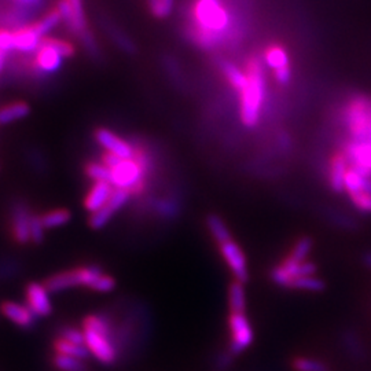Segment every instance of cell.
<instances>
[{"instance_id": "cell-1", "label": "cell", "mask_w": 371, "mask_h": 371, "mask_svg": "<svg viewBox=\"0 0 371 371\" xmlns=\"http://www.w3.org/2000/svg\"><path fill=\"white\" fill-rule=\"evenodd\" d=\"M188 32L191 40L205 51L234 40L236 32L226 0H194Z\"/></svg>"}, {"instance_id": "cell-2", "label": "cell", "mask_w": 371, "mask_h": 371, "mask_svg": "<svg viewBox=\"0 0 371 371\" xmlns=\"http://www.w3.org/2000/svg\"><path fill=\"white\" fill-rule=\"evenodd\" d=\"M245 72L248 74V83L245 89L239 93V115L245 127L253 128L260 121L261 109L266 98V74L260 58L251 57L246 62Z\"/></svg>"}, {"instance_id": "cell-3", "label": "cell", "mask_w": 371, "mask_h": 371, "mask_svg": "<svg viewBox=\"0 0 371 371\" xmlns=\"http://www.w3.org/2000/svg\"><path fill=\"white\" fill-rule=\"evenodd\" d=\"M344 124L350 139L367 142L371 128V101L366 96H355L344 109Z\"/></svg>"}, {"instance_id": "cell-4", "label": "cell", "mask_w": 371, "mask_h": 371, "mask_svg": "<svg viewBox=\"0 0 371 371\" xmlns=\"http://www.w3.org/2000/svg\"><path fill=\"white\" fill-rule=\"evenodd\" d=\"M102 274H103V270L99 266L77 267V268H73L69 271L58 273V274L50 277L47 279L45 286L48 289L50 293L64 292V290L77 287V286L91 287L93 282Z\"/></svg>"}, {"instance_id": "cell-5", "label": "cell", "mask_w": 371, "mask_h": 371, "mask_svg": "<svg viewBox=\"0 0 371 371\" xmlns=\"http://www.w3.org/2000/svg\"><path fill=\"white\" fill-rule=\"evenodd\" d=\"M55 8L61 14L62 23L80 40L91 33L86 20L83 0H58Z\"/></svg>"}, {"instance_id": "cell-6", "label": "cell", "mask_w": 371, "mask_h": 371, "mask_svg": "<svg viewBox=\"0 0 371 371\" xmlns=\"http://www.w3.org/2000/svg\"><path fill=\"white\" fill-rule=\"evenodd\" d=\"M83 331L86 338V347L90 350V355H93L102 365L116 363L120 350L117 348L116 341L112 336L90 329H83Z\"/></svg>"}, {"instance_id": "cell-7", "label": "cell", "mask_w": 371, "mask_h": 371, "mask_svg": "<svg viewBox=\"0 0 371 371\" xmlns=\"http://www.w3.org/2000/svg\"><path fill=\"white\" fill-rule=\"evenodd\" d=\"M229 329H230V347L229 350L234 356L242 353L249 348L255 340V333L246 314H234L230 312L229 316Z\"/></svg>"}, {"instance_id": "cell-8", "label": "cell", "mask_w": 371, "mask_h": 371, "mask_svg": "<svg viewBox=\"0 0 371 371\" xmlns=\"http://www.w3.org/2000/svg\"><path fill=\"white\" fill-rule=\"evenodd\" d=\"M219 251L227 267L230 268L234 279L246 283L249 280V268L246 256L244 253L242 248L234 239H230L224 244H220Z\"/></svg>"}, {"instance_id": "cell-9", "label": "cell", "mask_w": 371, "mask_h": 371, "mask_svg": "<svg viewBox=\"0 0 371 371\" xmlns=\"http://www.w3.org/2000/svg\"><path fill=\"white\" fill-rule=\"evenodd\" d=\"M264 61L268 68L274 70V76L278 84L287 86L292 81L290 57L285 47L279 45L267 47L264 52Z\"/></svg>"}, {"instance_id": "cell-10", "label": "cell", "mask_w": 371, "mask_h": 371, "mask_svg": "<svg viewBox=\"0 0 371 371\" xmlns=\"http://www.w3.org/2000/svg\"><path fill=\"white\" fill-rule=\"evenodd\" d=\"M130 198H131V194L128 191L116 188L110 201L103 208H101L90 215V219H89L90 227L93 230L103 229L113 219V216L116 215L117 212L127 205Z\"/></svg>"}, {"instance_id": "cell-11", "label": "cell", "mask_w": 371, "mask_h": 371, "mask_svg": "<svg viewBox=\"0 0 371 371\" xmlns=\"http://www.w3.org/2000/svg\"><path fill=\"white\" fill-rule=\"evenodd\" d=\"M93 137H95L96 143L106 153L115 154V156L122 159V160H128V159L134 157L135 146L131 144L130 142L122 139L121 137H118L115 132H112L110 130H108V128H98L93 132Z\"/></svg>"}, {"instance_id": "cell-12", "label": "cell", "mask_w": 371, "mask_h": 371, "mask_svg": "<svg viewBox=\"0 0 371 371\" xmlns=\"http://www.w3.org/2000/svg\"><path fill=\"white\" fill-rule=\"evenodd\" d=\"M343 152L346 153L352 168L362 175L371 178V143L348 140Z\"/></svg>"}, {"instance_id": "cell-13", "label": "cell", "mask_w": 371, "mask_h": 371, "mask_svg": "<svg viewBox=\"0 0 371 371\" xmlns=\"http://www.w3.org/2000/svg\"><path fill=\"white\" fill-rule=\"evenodd\" d=\"M64 61L65 58L59 54V51L46 40H43L38 51L35 52L33 67L40 74H54L62 68Z\"/></svg>"}, {"instance_id": "cell-14", "label": "cell", "mask_w": 371, "mask_h": 371, "mask_svg": "<svg viewBox=\"0 0 371 371\" xmlns=\"http://www.w3.org/2000/svg\"><path fill=\"white\" fill-rule=\"evenodd\" d=\"M48 289L40 283H29L25 290L26 307L36 315V316H48L52 311V304L48 295Z\"/></svg>"}, {"instance_id": "cell-15", "label": "cell", "mask_w": 371, "mask_h": 371, "mask_svg": "<svg viewBox=\"0 0 371 371\" xmlns=\"http://www.w3.org/2000/svg\"><path fill=\"white\" fill-rule=\"evenodd\" d=\"M14 40H16V52L21 54H35L38 48L45 40V38L39 33L33 23H25L14 29Z\"/></svg>"}, {"instance_id": "cell-16", "label": "cell", "mask_w": 371, "mask_h": 371, "mask_svg": "<svg viewBox=\"0 0 371 371\" xmlns=\"http://www.w3.org/2000/svg\"><path fill=\"white\" fill-rule=\"evenodd\" d=\"M349 164L348 159L343 150L336 152L329 161V185L333 191L336 193H343L346 191V175L348 172Z\"/></svg>"}, {"instance_id": "cell-17", "label": "cell", "mask_w": 371, "mask_h": 371, "mask_svg": "<svg viewBox=\"0 0 371 371\" xmlns=\"http://www.w3.org/2000/svg\"><path fill=\"white\" fill-rule=\"evenodd\" d=\"M115 190L116 188L108 182H93L84 197V208L90 213L103 208L110 201Z\"/></svg>"}, {"instance_id": "cell-18", "label": "cell", "mask_w": 371, "mask_h": 371, "mask_svg": "<svg viewBox=\"0 0 371 371\" xmlns=\"http://www.w3.org/2000/svg\"><path fill=\"white\" fill-rule=\"evenodd\" d=\"M30 217L32 213L23 205H17L13 210L11 232L18 244H28L30 241Z\"/></svg>"}, {"instance_id": "cell-19", "label": "cell", "mask_w": 371, "mask_h": 371, "mask_svg": "<svg viewBox=\"0 0 371 371\" xmlns=\"http://www.w3.org/2000/svg\"><path fill=\"white\" fill-rule=\"evenodd\" d=\"M0 311L8 321H11L14 325L20 326L23 329H29L35 324L36 319V315L28 307L18 302H3Z\"/></svg>"}, {"instance_id": "cell-20", "label": "cell", "mask_w": 371, "mask_h": 371, "mask_svg": "<svg viewBox=\"0 0 371 371\" xmlns=\"http://www.w3.org/2000/svg\"><path fill=\"white\" fill-rule=\"evenodd\" d=\"M29 113H30V108L23 101H16L3 105L0 106V125H8L21 121L25 117L29 116Z\"/></svg>"}, {"instance_id": "cell-21", "label": "cell", "mask_w": 371, "mask_h": 371, "mask_svg": "<svg viewBox=\"0 0 371 371\" xmlns=\"http://www.w3.org/2000/svg\"><path fill=\"white\" fill-rule=\"evenodd\" d=\"M207 223V229H208L210 236L216 241L217 245L224 244L227 241L232 239V232L229 229V226L226 224V222L216 213H209L205 219Z\"/></svg>"}, {"instance_id": "cell-22", "label": "cell", "mask_w": 371, "mask_h": 371, "mask_svg": "<svg viewBox=\"0 0 371 371\" xmlns=\"http://www.w3.org/2000/svg\"><path fill=\"white\" fill-rule=\"evenodd\" d=\"M220 70L224 74L226 80L229 81V84L232 86L234 90H236L238 93H241L246 83H248V74L245 70L238 68L236 65H234L230 61H223L220 62Z\"/></svg>"}, {"instance_id": "cell-23", "label": "cell", "mask_w": 371, "mask_h": 371, "mask_svg": "<svg viewBox=\"0 0 371 371\" xmlns=\"http://www.w3.org/2000/svg\"><path fill=\"white\" fill-rule=\"evenodd\" d=\"M229 307L230 312L245 314L246 312V292L245 283L239 280H232L229 286Z\"/></svg>"}, {"instance_id": "cell-24", "label": "cell", "mask_w": 371, "mask_h": 371, "mask_svg": "<svg viewBox=\"0 0 371 371\" xmlns=\"http://www.w3.org/2000/svg\"><path fill=\"white\" fill-rule=\"evenodd\" d=\"M40 219L46 230H52L68 224L72 219V213L65 208L51 209L43 213Z\"/></svg>"}, {"instance_id": "cell-25", "label": "cell", "mask_w": 371, "mask_h": 371, "mask_svg": "<svg viewBox=\"0 0 371 371\" xmlns=\"http://www.w3.org/2000/svg\"><path fill=\"white\" fill-rule=\"evenodd\" d=\"M54 349L59 355H68V356H73V358H77V359H81V360H86L90 356V350L87 349L86 346L73 344V343L67 341L64 338H58L54 343Z\"/></svg>"}, {"instance_id": "cell-26", "label": "cell", "mask_w": 371, "mask_h": 371, "mask_svg": "<svg viewBox=\"0 0 371 371\" xmlns=\"http://www.w3.org/2000/svg\"><path fill=\"white\" fill-rule=\"evenodd\" d=\"M325 282L321 278H318L316 275H308V277H300L296 278L292 285L290 289L295 290H304V292H311V293H318V292H324L325 290Z\"/></svg>"}, {"instance_id": "cell-27", "label": "cell", "mask_w": 371, "mask_h": 371, "mask_svg": "<svg viewBox=\"0 0 371 371\" xmlns=\"http://www.w3.org/2000/svg\"><path fill=\"white\" fill-rule=\"evenodd\" d=\"M61 23H62L61 14H59L58 10L54 7L52 10H50L48 13H46L42 18H39L38 21H35L33 25H35V28L39 30V33L46 39L47 35H48L52 29H55Z\"/></svg>"}, {"instance_id": "cell-28", "label": "cell", "mask_w": 371, "mask_h": 371, "mask_svg": "<svg viewBox=\"0 0 371 371\" xmlns=\"http://www.w3.org/2000/svg\"><path fill=\"white\" fill-rule=\"evenodd\" d=\"M84 172L87 178H90L93 182H108V183L112 182V169L101 161L99 163L91 161V163L86 164Z\"/></svg>"}, {"instance_id": "cell-29", "label": "cell", "mask_w": 371, "mask_h": 371, "mask_svg": "<svg viewBox=\"0 0 371 371\" xmlns=\"http://www.w3.org/2000/svg\"><path fill=\"white\" fill-rule=\"evenodd\" d=\"M312 248H314V239L311 236H302L296 241V244L293 245V248H292V251H290L287 257H290L295 261L302 263V261L307 260V257L311 253Z\"/></svg>"}, {"instance_id": "cell-30", "label": "cell", "mask_w": 371, "mask_h": 371, "mask_svg": "<svg viewBox=\"0 0 371 371\" xmlns=\"http://www.w3.org/2000/svg\"><path fill=\"white\" fill-rule=\"evenodd\" d=\"M292 367L295 371H329L325 362L307 356H296L292 360Z\"/></svg>"}, {"instance_id": "cell-31", "label": "cell", "mask_w": 371, "mask_h": 371, "mask_svg": "<svg viewBox=\"0 0 371 371\" xmlns=\"http://www.w3.org/2000/svg\"><path fill=\"white\" fill-rule=\"evenodd\" d=\"M54 366L61 371H84L86 366L81 359L68 356V355H59L57 353L54 356Z\"/></svg>"}, {"instance_id": "cell-32", "label": "cell", "mask_w": 371, "mask_h": 371, "mask_svg": "<svg viewBox=\"0 0 371 371\" xmlns=\"http://www.w3.org/2000/svg\"><path fill=\"white\" fill-rule=\"evenodd\" d=\"M153 209L156 210V213L160 217H165V219H172L176 217L181 212L179 204L171 198H163V200H157L153 204Z\"/></svg>"}, {"instance_id": "cell-33", "label": "cell", "mask_w": 371, "mask_h": 371, "mask_svg": "<svg viewBox=\"0 0 371 371\" xmlns=\"http://www.w3.org/2000/svg\"><path fill=\"white\" fill-rule=\"evenodd\" d=\"M173 4L175 0H149L150 13L159 20H164L171 16L173 10Z\"/></svg>"}, {"instance_id": "cell-34", "label": "cell", "mask_w": 371, "mask_h": 371, "mask_svg": "<svg viewBox=\"0 0 371 371\" xmlns=\"http://www.w3.org/2000/svg\"><path fill=\"white\" fill-rule=\"evenodd\" d=\"M90 289L96 293H110L116 289V279L108 274H102L96 278Z\"/></svg>"}, {"instance_id": "cell-35", "label": "cell", "mask_w": 371, "mask_h": 371, "mask_svg": "<svg viewBox=\"0 0 371 371\" xmlns=\"http://www.w3.org/2000/svg\"><path fill=\"white\" fill-rule=\"evenodd\" d=\"M350 202L353 207L359 209L360 212H371V194L367 191H358L348 194Z\"/></svg>"}, {"instance_id": "cell-36", "label": "cell", "mask_w": 371, "mask_h": 371, "mask_svg": "<svg viewBox=\"0 0 371 371\" xmlns=\"http://www.w3.org/2000/svg\"><path fill=\"white\" fill-rule=\"evenodd\" d=\"M45 40L48 42L51 46L55 47L65 59L72 58L76 54V47L73 46V43H70L68 40L58 39V38H48V36Z\"/></svg>"}, {"instance_id": "cell-37", "label": "cell", "mask_w": 371, "mask_h": 371, "mask_svg": "<svg viewBox=\"0 0 371 371\" xmlns=\"http://www.w3.org/2000/svg\"><path fill=\"white\" fill-rule=\"evenodd\" d=\"M0 51L6 54L16 52L14 30H10L7 28H0Z\"/></svg>"}, {"instance_id": "cell-38", "label": "cell", "mask_w": 371, "mask_h": 371, "mask_svg": "<svg viewBox=\"0 0 371 371\" xmlns=\"http://www.w3.org/2000/svg\"><path fill=\"white\" fill-rule=\"evenodd\" d=\"M45 226L42 223L40 216L32 215L30 217V241L35 244H40L45 238Z\"/></svg>"}, {"instance_id": "cell-39", "label": "cell", "mask_w": 371, "mask_h": 371, "mask_svg": "<svg viewBox=\"0 0 371 371\" xmlns=\"http://www.w3.org/2000/svg\"><path fill=\"white\" fill-rule=\"evenodd\" d=\"M59 338H64V340L70 341V343H73V344L86 346L84 331H83V330H79V329H74V327H67V329H62V331H61V337H59Z\"/></svg>"}, {"instance_id": "cell-40", "label": "cell", "mask_w": 371, "mask_h": 371, "mask_svg": "<svg viewBox=\"0 0 371 371\" xmlns=\"http://www.w3.org/2000/svg\"><path fill=\"white\" fill-rule=\"evenodd\" d=\"M232 359H234V355H232L230 350H226L223 353H220L216 359V367L220 369V370H224L227 369L232 363Z\"/></svg>"}, {"instance_id": "cell-41", "label": "cell", "mask_w": 371, "mask_h": 371, "mask_svg": "<svg viewBox=\"0 0 371 371\" xmlns=\"http://www.w3.org/2000/svg\"><path fill=\"white\" fill-rule=\"evenodd\" d=\"M20 8H23V10H29L35 6H38L42 0H13Z\"/></svg>"}, {"instance_id": "cell-42", "label": "cell", "mask_w": 371, "mask_h": 371, "mask_svg": "<svg viewBox=\"0 0 371 371\" xmlns=\"http://www.w3.org/2000/svg\"><path fill=\"white\" fill-rule=\"evenodd\" d=\"M7 57H8V54H6V52H1L0 51V73L4 70V68H6V64H7Z\"/></svg>"}, {"instance_id": "cell-43", "label": "cell", "mask_w": 371, "mask_h": 371, "mask_svg": "<svg viewBox=\"0 0 371 371\" xmlns=\"http://www.w3.org/2000/svg\"><path fill=\"white\" fill-rule=\"evenodd\" d=\"M363 263L366 267L371 268V252H367L366 255L363 256Z\"/></svg>"}]
</instances>
